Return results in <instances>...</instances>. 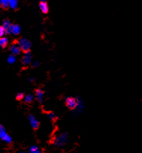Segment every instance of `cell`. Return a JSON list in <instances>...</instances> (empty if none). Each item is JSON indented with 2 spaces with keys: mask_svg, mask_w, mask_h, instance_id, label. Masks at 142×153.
<instances>
[{
  "mask_svg": "<svg viewBox=\"0 0 142 153\" xmlns=\"http://www.w3.org/2000/svg\"><path fill=\"white\" fill-rule=\"evenodd\" d=\"M17 44L19 46L21 50L24 53L30 51V47H31V43L27 38H24V37L19 39L18 41H17Z\"/></svg>",
  "mask_w": 142,
  "mask_h": 153,
  "instance_id": "6da1fadb",
  "label": "cell"
},
{
  "mask_svg": "<svg viewBox=\"0 0 142 153\" xmlns=\"http://www.w3.org/2000/svg\"><path fill=\"white\" fill-rule=\"evenodd\" d=\"M68 141V136L67 133H63L62 134L58 135L53 140V143L56 146H63L67 143Z\"/></svg>",
  "mask_w": 142,
  "mask_h": 153,
  "instance_id": "7a4b0ae2",
  "label": "cell"
},
{
  "mask_svg": "<svg viewBox=\"0 0 142 153\" xmlns=\"http://www.w3.org/2000/svg\"><path fill=\"white\" fill-rule=\"evenodd\" d=\"M0 140L5 142L6 143H12V137L9 135L7 134L5 127L1 124H0Z\"/></svg>",
  "mask_w": 142,
  "mask_h": 153,
  "instance_id": "3957f363",
  "label": "cell"
},
{
  "mask_svg": "<svg viewBox=\"0 0 142 153\" xmlns=\"http://www.w3.org/2000/svg\"><path fill=\"white\" fill-rule=\"evenodd\" d=\"M65 104H66V106L69 108V109L74 110L75 108H77L78 105V101L75 98H67L65 99Z\"/></svg>",
  "mask_w": 142,
  "mask_h": 153,
  "instance_id": "277c9868",
  "label": "cell"
},
{
  "mask_svg": "<svg viewBox=\"0 0 142 153\" xmlns=\"http://www.w3.org/2000/svg\"><path fill=\"white\" fill-rule=\"evenodd\" d=\"M31 62H32L31 53H30V51L25 52L24 55L23 57H22V63H23L24 66H27V65L31 63Z\"/></svg>",
  "mask_w": 142,
  "mask_h": 153,
  "instance_id": "5b68a950",
  "label": "cell"
},
{
  "mask_svg": "<svg viewBox=\"0 0 142 153\" xmlns=\"http://www.w3.org/2000/svg\"><path fill=\"white\" fill-rule=\"evenodd\" d=\"M29 121H30V126H32L33 130H37L38 129L39 126H40V123H39L38 120L35 117L33 116V115L30 114L28 117Z\"/></svg>",
  "mask_w": 142,
  "mask_h": 153,
  "instance_id": "8992f818",
  "label": "cell"
},
{
  "mask_svg": "<svg viewBox=\"0 0 142 153\" xmlns=\"http://www.w3.org/2000/svg\"><path fill=\"white\" fill-rule=\"evenodd\" d=\"M10 52L12 53V54H13L15 56L19 55L21 53V50L19 46L17 44H12L10 47Z\"/></svg>",
  "mask_w": 142,
  "mask_h": 153,
  "instance_id": "52a82bcc",
  "label": "cell"
},
{
  "mask_svg": "<svg viewBox=\"0 0 142 153\" xmlns=\"http://www.w3.org/2000/svg\"><path fill=\"white\" fill-rule=\"evenodd\" d=\"M21 32V27L18 25H12L11 26L10 34H13L15 35H18L20 34Z\"/></svg>",
  "mask_w": 142,
  "mask_h": 153,
  "instance_id": "ba28073f",
  "label": "cell"
},
{
  "mask_svg": "<svg viewBox=\"0 0 142 153\" xmlns=\"http://www.w3.org/2000/svg\"><path fill=\"white\" fill-rule=\"evenodd\" d=\"M39 8H40V11L44 14L48 13L49 6L47 5V2H40V5H39Z\"/></svg>",
  "mask_w": 142,
  "mask_h": 153,
  "instance_id": "9c48e42d",
  "label": "cell"
},
{
  "mask_svg": "<svg viewBox=\"0 0 142 153\" xmlns=\"http://www.w3.org/2000/svg\"><path fill=\"white\" fill-rule=\"evenodd\" d=\"M36 98H37V101L39 102H42L43 100H44V92L42 89H37L35 92Z\"/></svg>",
  "mask_w": 142,
  "mask_h": 153,
  "instance_id": "30bf717a",
  "label": "cell"
},
{
  "mask_svg": "<svg viewBox=\"0 0 142 153\" xmlns=\"http://www.w3.org/2000/svg\"><path fill=\"white\" fill-rule=\"evenodd\" d=\"M2 26H3L4 28L5 29L6 34H10V29H11V26H12L11 22L8 20H4L3 23H2Z\"/></svg>",
  "mask_w": 142,
  "mask_h": 153,
  "instance_id": "8fae6325",
  "label": "cell"
},
{
  "mask_svg": "<svg viewBox=\"0 0 142 153\" xmlns=\"http://www.w3.org/2000/svg\"><path fill=\"white\" fill-rule=\"evenodd\" d=\"M18 0H9V8L15 10L18 9Z\"/></svg>",
  "mask_w": 142,
  "mask_h": 153,
  "instance_id": "7c38bea8",
  "label": "cell"
},
{
  "mask_svg": "<svg viewBox=\"0 0 142 153\" xmlns=\"http://www.w3.org/2000/svg\"><path fill=\"white\" fill-rule=\"evenodd\" d=\"M8 40L6 37H0V47H1V48H5L6 46L8 45Z\"/></svg>",
  "mask_w": 142,
  "mask_h": 153,
  "instance_id": "4fadbf2b",
  "label": "cell"
},
{
  "mask_svg": "<svg viewBox=\"0 0 142 153\" xmlns=\"http://www.w3.org/2000/svg\"><path fill=\"white\" fill-rule=\"evenodd\" d=\"M0 8L4 9L9 8V0H0Z\"/></svg>",
  "mask_w": 142,
  "mask_h": 153,
  "instance_id": "5bb4252c",
  "label": "cell"
},
{
  "mask_svg": "<svg viewBox=\"0 0 142 153\" xmlns=\"http://www.w3.org/2000/svg\"><path fill=\"white\" fill-rule=\"evenodd\" d=\"M33 100V97L32 94H27V95L24 96V101L25 103H31Z\"/></svg>",
  "mask_w": 142,
  "mask_h": 153,
  "instance_id": "9a60e30c",
  "label": "cell"
},
{
  "mask_svg": "<svg viewBox=\"0 0 142 153\" xmlns=\"http://www.w3.org/2000/svg\"><path fill=\"white\" fill-rule=\"evenodd\" d=\"M7 61H8V63H10V64H12V63H14V62H16V58H15V55L12 54V55L8 56V59H7Z\"/></svg>",
  "mask_w": 142,
  "mask_h": 153,
  "instance_id": "2e32d148",
  "label": "cell"
},
{
  "mask_svg": "<svg viewBox=\"0 0 142 153\" xmlns=\"http://www.w3.org/2000/svg\"><path fill=\"white\" fill-rule=\"evenodd\" d=\"M29 151H30V153H40V152H40V149H39L37 146H33L30 147V150H29Z\"/></svg>",
  "mask_w": 142,
  "mask_h": 153,
  "instance_id": "e0dca14e",
  "label": "cell"
},
{
  "mask_svg": "<svg viewBox=\"0 0 142 153\" xmlns=\"http://www.w3.org/2000/svg\"><path fill=\"white\" fill-rule=\"evenodd\" d=\"M47 117H48L49 119H50V120H52V121L55 120V118H56V117H55V114H54V113H53V112L49 113L48 114H47Z\"/></svg>",
  "mask_w": 142,
  "mask_h": 153,
  "instance_id": "ac0fdd59",
  "label": "cell"
},
{
  "mask_svg": "<svg viewBox=\"0 0 142 153\" xmlns=\"http://www.w3.org/2000/svg\"><path fill=\"white\" fill-rule=\"evenodd\" d=\"M24 93L22 92L18 93V94L16 95V99L18 100V101H21V100L24 99Z\"/></svg>",
  "mask_w": 142,
  "mask_h": 153,
  "instance_id": "d6986e66",
  "label": "cell"
},
{
  "mask_svg": "<svg viewBox=\"0 0 142 153\" xmlns=\"http://www.w3.org/2000/svg\"><path fill=\"white\" fill-rule=\"evenodd\" d=\"M5 34H6L5 29L4 28L3 26H0V37H3Z\"/></svg>",
  "mask_w": 142,
  "mask_h": 153,
  "instance_id": "ffe728a7",
  "label": "cell"
},
{
  "mask_svg": "<svg viewBox=\"0 0 142 153\" xmlns=\"http://www.w3.org/2000/svg\"><path fill=\"white\" fill-rule=\"evenodd\" d=\"M40 65V62H38V61H36V62H33V64H32V66H33V67H37V66Z\"/></svg>",
  "mask_w": 142,
  "mask_h": 153,
  "instance_id": "44dd1931",
  "label": "cell"
},
{
  "mask_svg": "<svg viewBox=\"0 0 142 153\" xmlns=\"http://www.w3.org/2000/svg\"><path fill=\"white\" fill-rule=\"evenodd\" d=\"M33 80H34V79H33V78H30V79H29V81H30V82H33Z\"/></svg>",
  "mask_w": 142,
  "mask_h": 153,
  "instance_id": "7402d4cb",
  "label": "cell"
},
{
  "mask_svg": "<svg viewBox=\"0 0 142 153\" xmlns=\"http://www.w3.org/2000/svg\"><path fill=\"white\" fill-rule=\"evenodd\" d=\"M47 0H40V2H46Z\"/></svg>",
  "mask_w": 142,
  "mask_h": 153,
  "instance_id": "603a6c76",
  "label": "cell"
}]
</instances>
